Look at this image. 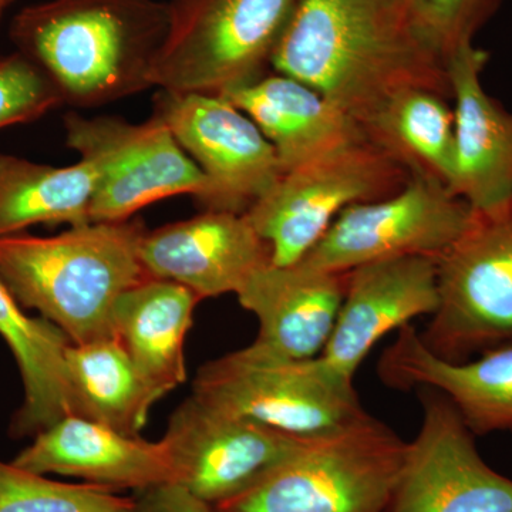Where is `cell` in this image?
<instances>
[{
	"label": "cell",
	"mask_w": 512,
	"mask_h": 512,
	"mask_svg": "<svg viewBox=\"0 0 512 512\" xmlns=\"http://www.w3.org/2000/svg\"><path fill=\"white\" fill-rule=\"evenodd\" d=\"M271 66L356 123L403 90L453 97L447 57L410 0H296Z\"/></svg>",
	"instance_id": "6da1fadb"
},
{
	"label": "cell",
	"mask_w": 512,
	"mask_h": 512,
	"mask_svg": "<svg viewBox=\"0 0 512 512\" xmlns=\"http://www.w3.org/2000/svg\"><path fill=\"white\" fill-rule=\"evenodd\" d=\"M171 22L157 0H52L25 10L13 36L62 104L92 109L154 87Z\"/></svg>",
	"instance_id": "7a4b0ae2"
},
{
	"label": "cell",
	"mask_w": 512,
	"mask_h": 512,
	"mask_svg": "<svg viewBox=\"0 0 512 512\" xmlns=\"http://www.w3.org/2000/svg\"><path fill=\"white\" fill-rule=\"evenodd\" d=\"M140 220L90 222L56 237L0 238V279L72 343L113 338L121 293L150 278L140 258Z\"/></svg>",
	"instance_id": "3957f363"
},
{
	"label": "cell",
	"mask_w": 512,
	"mask_h": 512,
	"mask_svg": "<svg viewBox=\"0 0 512 512\" xmlns=\"http://www.w3.org/2000/svg\"><path fill=\"white\" fill-rule=\"evenodd\" d=\"M407 443L366 413L339 429L301 437L285 460L217 512H384Z\"/></svg>",
	"instance_id": "277c9868"
},
{
	"label": "cell",
	"mask_w": 512,
	"mask_h": 512,
	"mask_svg": "<svg viewBox=\"0 0 512 512\" xmlns=\"http://www.w3.org/2000/svg\"><path fill=\"white\" fill-rule=\"evenodd\" d=\"M439 306L421 342L451 363L512 342V197L471 210L460 237L437 258Z\"/></svg>",
	"instance_id": "5b68a950"
},
{
	"label": "cell",
	"mask_w": 512,
	"mask_h": 512,
	"mask_svg": "<svg viewBox=\"0 0 512 512\" xmlns=\"http://www.w3.org/2000/svg\"><path fill=\"white\" fill-rule=\"evenodd\" d=\"M192 394L224 412L299 437L339 429L367 413L355 382L322 357L286 359L255 345L202 365Z\"/></svg>",
	"instance_id": "8992f818"
},
{
	"label": "cell",
	"mask_w": 512,
	"mask_h": 512,
	"mask_svg": "<svg viewBox=\"0 0 512 512\" xmlns=\"http://www.w3.org/2000/svg\"><path fill=\"white\" fill-rule=\"evenodd\" d=\"M410 178L363 136L285 171L245 215L271 245L274 264L291 265L318 244L346 208L390 197Z\"/></svg>",
	"instance_id": "52a82bcc"
},
{
	"label": "cell",
	"mask_w": 512,
	"mask_h": 512,
	"mask_svg": "<svg viewBox=\"0 0 512 512\" xmlns=\"http://www.w3.org/2000/svg\"><path fill=\"white\" fill-rule=\"evenodd\" d=\"M296 0H173L154 87L222 94L264 76Z\"/></svg>",
	"instance_id": "ba28073f"
},
{
	"label": "cell",
	"mask_w": 512,
	"mask_h": 512,
	"mask_svg": "<svg viewBox=\"0 0 512 512\" xmlns=\"http://www.w3.org/2000/svg\"><path fill=\"white\" fill-rule=\"evenodd\" d=\"M67 147L93 168L92 222L130 220L153 202L208 194V180L157 116L136 124L120 117L66 114Z\"/></svg>",
	"instance_id": "9c48e42d"
},
{
	"label": "cell",
	"mask_w": 512,
	"mask_h": 512,
	"mask_svg": "<svg viewBox=\"0 0 512 512\" xmlns=\"http://www.w3.org/2000/svg\"><path fill=\"white\" fill-rule=\"evenodd\" d=\"M154 116L207 177L204 211L247 214L284 174L268 138L220 94L158 90Z\"/></svg>",
	"instance_id": "30bf717a"
},
{
	"label": "cell",
	"mask_w": 512,
	"mask_h": 512,
	"mask_svg": "<svg viewBox=\"0 0 512 512\" xmlns=\"http://www.w3.org/2000/svg\"><path fill=\"white\" fill-rule=\"evenodd\" d=\"M471 208L443 185L412 177L390 197L352 205L299 261L329 272L403 258H439L467 227Z\"/></svg>",
	"instance_id": "8fae6325"
},
{
	"label": "cell",
	"mask_w": 512,
	"mask_h": 512,
	"mask_svg": "<svg viewBox=\"0 0 512 512\" xmlns=\"http://www.w3.org/2000/svg\"><path fill=\"white\" fill-rule=\"evenodd\" d=\"M417 394L420 430L384 512H512V480L481 458L456 407L431 387Z\"/></svg>",
	"instance_id": "7c38bea8"
},
{
	"label": "cell",
	"mask_w": 512,
	"mask_h": 512,
	"mask_svg": "<svg viewBox=\"0 0 512 512\" xmlns=\"http://www.w3.org/2000/svg\"><path fill=\"white\" fill-rule=\"evenodd\" d=\"M161 440L173 483L217 507L258 483L301 437L224 412L191 394L171 414Z\"/></svg>",
	"instance_id": "4fadbf2b"
},
{
	"label": "cell",
	"mask_w": 512,
	"mask_h": 512,
	"mask_svg": "<svg viewBox=\"0 0 512 512\" xmlns=\"http://www.w3.org/2000/svg\"><path fill=\"white\" fill-rule=\"evenodd\" d=\"M140 258L148 275L183 285L201 301L237 295L255 272L274 264L271 245L247 215L225 211L147 229Z\"/></svg>",
	"instance_id": "5bb4252c"
},
{
	"label": "cell",
	"mask_w": 512,
	"mask_h": 512,
	"mask_svg": "<svg viewBox=\"0 0 512 512\" xmlns=\"http://www.w3.org/2000/svg\"><path fill=\"white\" fill-rule=\"evenodd\" d=\"M439 306L437 259L403 256L348 272L345 298L322 357L335 372L355 382L373 346Z\"/></svg>",
	"instance_id": "9a60e30c"
},
{
	"label": "cell",
	"mask_w": 512,
	"mask_h": 512,
	"mask_svg": "<svg viewBox=\"0 0 512 512\" xmlns=\"http://www.w3.org/2000/svg\"><path fill=\"white\" fill-rule=\"evenodd\" d=\"M377 375L390 389L439 390L474 436L512 434V342L451 363L431 353L412 325L384 350Z\"/></svg>",
	"instance_id": "2e32d148"
},
{
	"label": "cell",
	"mask_w": 512,
	"mask_h": 512,
	"mask_svg": "<svg viewBox=\"0 0 512 512\" xmlns=\"http://www.w3.org/2000/svg\"><path fill=\"white\" fill-rule=\"evenodd\" d=\"M348 272H329L298 261L269 264L237 293L258 319L256 348L286 359L322 355L345 298Z\"/></svg>",
	"instance_id": "e0dca14e"
},
{
	"label": "cell",
	"mask_w": 512,
	"mask_h": 512,
	"mask_svg": "<svg viewBox=\"0 0 512 512\" xmlns=\"http://www.w3.org/2000/svg\"><path fill=\"white\" fill-rule=\"evenodd\" d=\"M12 463L32 473L76 477L113 491L173 483L163 440L126 436L73 414L37 433Z\"/></svg>",
	"instance_id": "ac0fdd59"
},
{
	"label": "cell",
	"mask_w": 512,
	"mask_h": 512,
	"mask_svg": "<svg viewBox=\"0 0 512 512\" xmlns=\"http://www.w3.org/2000/svg\"><path fill=\"white\" fill-rule=\"evenodd\" d=\"M487 55L471 43L447 59L456 101L457 174L453 194L485 210L512 197V113L485 93L481 72Z\"/></svg>",
	"instance_id": "d6986e66"
},
{
	"label": "cell",
	"mask_w": 512,
	"mask_h": 512,
	"mask_svg": "<svg viewBox=\"0 0 512 512\" xmlns=\"http://www.w3.org/2000/svg\"><path fill=\"white\" fill-rule=\"evenodd\" d=\"M254 121L274 146L282 171L363 137L355 120L308 84L269 74L220 94Z\"/></svg>",
	"instance_id": "ffe728a7"
},
{
	"label": "cell",
	"mask_w": 512,
	"mask_h": 512,
	"mask_svg": "<svg viewBox=\"0 0 512 512\" xmlns=\"http://www.w3.org/2000/svg\"><path fill=\"white\" fill-rule=\"evenodd\" d=\"M201 299L167 279H144L121 293L111 312L113 338L165 393L187 380L184 346Z\"/></svg>",
	"instance_id": "44dd1931"
},
{
	"label": "cell",
	"mask_w": 512,
	"mask_h": 512,
	"mask_svg": "<svg viewBox=\"0 0 512 512\" xmlns=\"http://www.w3.org/2000/svg\"><path fill=\"white\" fill-rule=\"evenodd\" d=\"M70 414L140 436L151 407L165 393L140 369L116 338L72 343L64 352Z\"/></svg>",
	"instance_id": "7402d4cb"
},
{
	"label": "cell",
	"mask_w": 512,
	"mask_h": 512,
	"mask_svg": "<svg viewBox=\"0 0 512 512\" xmlns=\"http://www.w3.org/2000/svg\"><path fill=\"white\" fill-rule=\"evenodd\" d=\"M448 99L427 89L393 94L357 126L370 143L410 177L453 192L457 174L456 120Z\"/></svg>",
	"instance_id": "603a6c76"
},
{
	"label": "cell",
	"mask_w": 512,
	"mask_h": 512,
	"mask_svg": "<svg viewBox=\"0 0 512 512\" xmlns=\"http://www.w3.org/2000/svg\"><path fill=\"white\" fill-rule=\"evenodd\" d=\"M0 336L18 362L25 402L12 431L19 437L40 431L70 414L64 352L70 340L45 318H30L0 279Z\"/></svg>",
	"instance_id": "cb8c5ba5"
},
{
	"label": "cell",
	"mask_w": 512,
	"mask_h": 512,
	"mask_svg": "<svg viewBox=\"0 0 512 512\" xmlns=\"http://www.w3.org/2000/svg\"><path fill=\"white\" fill-rule=\"evenodd\" d=\"M94 180L84 161L55 167L0 153V238L36 224H90Z\"/></svg>",
	"instance_id": "d4e9b609"
},
{
	"label": "cell",
	"mask_w": 512,
	"mask_h": 512,
	"mask_svg": "<svg viewBox=\"0 0 512 512\" xmlns=\"http://www.w3.org/2000/svg\"><path fill=\"white\" fill-rule=\"evenodd\" d=\"M130 503L100 485L60 483L0 461V512H126Z\"/></svg>",
	"instance_id": "484cf974"
},
{
	"label": "cell",
	"mask_w": 512,
	"mask_h": 512,
	"mask_svg": "<svg viewBox=\"0 0 512 512\" xmlns=\"http://www.w3.org/2000/svg\"><path fill=\"white\" fill-rule=\"evenodd\" d=\"M60 104L53 84L28 57L0 59V128L37 120Z\"/></svg>",
	"instance_id": "4316f807"
},
{
	"label": "cell",
	"mask_w": 512,
	"mask_h": 512,
	"mask_svg": "<svg viewBox=\"0 0 512 512\" xmlns=\"http://www.w3.org/2000/svg\"><path fill=\"white\" fill-rule=\"evenodd\" d=\"M484 0H416L417 16L447 57L470 42Z\"/></svg>",
	"instance_id": "83f0119b"
},
{
	"label": "cell",
	"mask_w": 512,
	"mask_h": 512,
	"mask_svg": "<svg viewBox=\"0 0 512 512\" xmlns=\"http://www.w3.org/2000/svg\"><path fill=\"white\" fill-rule=\"evenodd\" d=\"M126 512H217L211 504L175 483L134 491Z\"/></svg>",
	"instance_id": "f1b7e54d"
},
{
	"label": "cell",
	"mask_w": 512,
	"mask_h": 512,
	"mask_svg": "<svg viewBox=\"0 0 512 512\" xmlns=\"http://www.w3.org/2000/svg\"><path fill=\"white\" fill-rule=\"evenodd\" d=\"M10 2H12V0H0V15H2L3 9H5Z\"/></svg>",
	"instance_id": "f546056e"
},
{
	"label": "cell",
	"mask_w": 512,
	"mask_h": 512,
	"mask_svg": "<svg viewBox=\"0 0 512 512\" xmlns=\"http://www.w3.org/2000/svg\"><path fill=\"white\" fill-rule=\"evenodd\" d=\"M413 3V6L416 5V0H410Z\"/></svg>",
	"instance_id": "4dcf8cb0"
}]
</instances>
